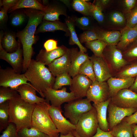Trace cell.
Masks as SVG:
<instances>
[{"mask_svg": "<svg viewBox=\"0 0 137 137\" xmlns=\"http://www.w3.org/2000/svg\"><path fill=\"white\" fill-rule=\"evenodd\" d=\"M28 81L29 82L42 97L48 88H52L56 78L48 68L43 63L32 59L24 73Z\"/></svg>", "mask_w": 137, "mask_h": 137, "instance_id": "6da1fadb", "label": "cell"}, {"mask_svg": "<svg viewBox=\"0 0 137 137\" xmlns=\"http://www.w3.org/2000/svg\"><path fill=\"white\" fill-rule=\"evenodd\" d=\"M9 123L14 124L18 131L31 127L32 115L35 104L25 102L18 94L9 101Z\"/></svg>", "mask_w": 137, "mask_h": 137, "instance_id": "7a4b0ae2", "label": "cell"}, {"mask_svg": "<svg viewBox=\"0 0 137 137\" xmlns=\"http://www.w3.org/2000/svg\"><path fill=\"white\" fill-rule=\"evenodd\" d=\"M49 102L35 104L32 118V127L48 135L58 137L59 132L55 125L49 112Z\"/></svg>", "mask_w": 137, "mask_h": 137, "instance_id": "3957f363", "label": "cell"}, {"mask_svg": "<svg viewBox=\"0 0 137 137\" xmlns=\"http://www.w3.org/2000/svg\"><path fill=\"white\" fill-rule=\"evenodd\" d=\"M90 102L87 98H82L68 102L64 106V115L72 124L76 125L82 115L93 108Z\"/></svg>", "mask_w": 137, "mask_h": 137, "instance_id": "277c9868", "label": "cell"}, {"mask_svg": "<svg viewBox=\"0 0 137 137\" xmlns=\"http://www.w3.org/2000/svg\"><path fill=\"white\" fill-rule=\"evenodd\" d=\"M98 127L97 111L94 107L80 118L76 125L75 131L80 137H92Z\"/></svg>", "mask_w": 137, "mask_h": 137, "instance_id": "5b68a950", "label": "cell"}, {"mask_svg": "<svg viewBox=\"0 0 137 137\" xmlns=\"http://www.w3.org/2000/svg\"><path fill=\"white\" fill-rule=\"evenodd\" d=\"M27 81L24 73H18L10 67L0 68V86L9 87L17 91L18 87L23 84L32 86Z\"/></svg>", "mask_w": 137, "mask_h": 137, "instance_id": "8992f818", "label": "cell"}, {"mask_svg": "<svg viewBox=\"0 0 137 137\" xmlns=\"http://www.w3.org/2000/svg\"><path fill=\"white\" fill-rule=\"evenodd\" d=\"M49 112L56 128L60 134L66 135L75 131L76 125L67 120L62 114L61 107H56L50 105Z\"/></svg>", "mask_w": 137, "mask_h": 137, "instance_id": "52a82bcc", "label": "cell"}, {"mask_svg": "<svg viewBox=\"0 0 137 137\" xmlns=\"http://www.w3.org/2000/svg\"><path fill=\"white\" fill-rule=\"evenodd\" d=\"M86 97L95 104L108 100L110 98L107 83L105 81L99 82L96 80L92 81L87 91Z\"/></svg>", "mask_w": 137, "mask_h": 137, "instance_id": "ba28073f", "label": "cell"}, {"mask_svg": "<svg viewBox=\"0 0 137 137\" xmlns=\"http://www.w3.org/2000/svg\"><path fill=\"white\" fill-rule=\"evenodd\" d=\"M45 99L50 101L51 105L57 107L65 102H68L77 98L72 92H67L66 87L56 90L52 88L47 89L43 94Z\"/></svg>", "mask_w": 137, "mask_h": 137, "instance_id": "9c48e42d", "label": "cell"}, {"mask_svg": "<svg viewBox=\"0 0 137 137\" xmlns=\"http://www.w3.org/2000/svg\"><path fill=\"white\" fill-rule=\"evenodd\" d=\"M111 98V102L115 105L125 108H137V93L129 89L119 91Z\"/></svg>", "mask_w": 137, "mask_h": 137, "instance_id": "30bf717a", "label": "cell"}, {"mask_svg": "<svg viewBox=\"0 0 137 137\" xmlns=\"http://www.w3.org/2000/svg\"><path fill=\"white\" fill-rule=\"evenodd\" d=\"M109 131H111L124 118L129 116L137 111V108L125 109L118 107L110 101L108 108Z\"/></svg>", "mask_w": 137, "mask_h": 137, "instance_id": "8fae6325", "label": "cell"}, {"mask_svg": "<svg viewBox=\"0 0 137 137\" xmlns=\"http://www.w3.org/2000/svg\"><path fill=\"white\" fill-rule=\"evenodd\" d=\"M16 36L19 39L23 47V62L22 72L25 73L32 59L33 54L32 45L35 43L36 38L35 36L28 35L23 30L18 32Z\"/></svg>", "mask_w": 137, "mask_h": 137, "instance_id": "7c38bea8", "label": "cell"}, {"mask_svg": "<svg viewBox=\"0 0 137 137\" xmlns=\"http://www.w3.org/2000/svg\"><path fill=\"white\" fill-rule=\"evenodd\" d=\"M103 57L109 62L112 68L118 70L127 64L124 58L122 51L115 45H107L103 53Z\"/></svg>", "mask_w": 137, "mask_h": 137, "instance_id": "4fadbf2b", "label": "cell"}, {"mask_svg": "<svg viewBox=\"0 0 137 137\" xmlns=\"http://www.w3.org/2000/svg\"><path fill=\"white\" fill-rule=\"evenodd\" d=\"M23 50L20 45L15 52L9 53L3 48L0 43V59L8 63L12 68L18 73L21 74L23 68Z\"/></svg>", "mask_w": 137, "mask_h": 137, "instance_id": "5bb4252c", "label": "cell"}, {"mask_svg": "<svg viewBox=\"0 0 137 137\" xmlns=\"http://www.w3.org/2000/svg\"><path fill=\"white\" fill-rule=\"evenodd\" d=\"M92 81L85 75L78 74L72 79L70 89L77 99L86 96L87 91Z\"/></svg>", "mask_w": 137, "mask_h": 137, "instance_id": "9a60e30c", "label": "cell"}, {"mask_svg": "<svg viewBox=\"0 0 137 137\" xmlns=\"http://www.w3.org/2000/svg\"><path fill=\"white\" fill-rule=\"evenodd\" d=\"M71 62V48L61 57L54 60L49 65L48 68L55 77L64 73H68Z\"/></svg>", "mask_w": 137, "mask_h": 137, "instance_id": "2e32d148", "label": "cell"}, {"mask_svg": "<svg viewBox=\"0 0 137 137\" xmlns=\"http://www.w3.org/2000/svg\"><path fill=\"white\" fill-rule=\"evenodd\" d=\"M89 58L93 63L96 80L99 82H105L112 77L109 66L103 57H97L93 55Z\"/></svg>", "mask_w": 137, "mask_h": 137, "instance_id": "e0dca14e", "label": "cell"}, {"mask_svg": "<svg viewBox=\"0 0 137 137\" xmlns=\"http://www.w3.org/2000/svg\"><path fill=\"white\" fill-rule=\"evenodd\" d=\"M25 14L28 17L27 24L23 30L27 33L34 36L37 26L41 23L44 15V11L32 9L24 10Z\"/></svg>", "mask_w": 137, "mask_h": 137, "instance_id": "ac0fdd59", "label": "cell"}, {"mask_svg": "<svg viewBox=\"0 0 137 137\" xmlns=\"http://www.w3.org/2000/svg\"><path fill=\"white\" fill-rule=\"evenodd\" d=\"M135 78L133 77H112L107 81L110 98L115 95L119 91L129 89L133 84Z\"/></svg>", "mask_w": 137, "mask_h": 137, "instance_id": "d6986e66", "label": "cell"}, {"mask_svg": "<svg viewBox=\"0 0 137 137\" xmlns=\"http://www.w3.org/2000/svg\"><path fill=\"white\" fill-rule=\"evenodd\" d=\"M17 91L24 100L31 104H38L47 101L44 98L37 96L36 90L30 85L26 84L21 85L18 87Z\"/></svg>", "mask_w": 137, "mask_h": 137, "instance_id": "ffe728a7", "label": "cell"}, {"mask_svg": "<svg viewBox=\"0 0 137 137\" xmlns=\"http://www.w3.org/2000/svg\"><path fill=\"white\" fill-rule=\"evenodd\" d=\"M68 48L64 45L58 46L55 50L47 52L42 49L37 55L36 60L48 66L55 59L63 55L67 51Z\"/></svg>", "mask_w": 137, "mask_h": 137, "instance_id": "44dd1931", "label": "cell"}, {"mask_svg": "<svg viewBox=\"0 0 137 137\" xmlns=\"http://www.w3.org/2000/svg\"><path fill=\"white\" fill-rule=\"evenodd\" d=\"M71 65L68 74L72 78L78 74L81 65L89 58L87 54L78 50L77 48H71Z\"/></svg>", "mask_w": 137, "mask_h": 137, "instance_id": "7402d4cb", "label": "cell"}, {"mask_svg": "<svg viewBox=\"0 0 137 137\" xmlns=\"http://www.w3.org/2000/svg\"><path fill=\"white\" fill-rule=\"evenodd\" d=\"M44 13L43 19L49 21L59 20V17L61 15H64L66 17L68 16L65 6L57 3L48 4L46 6Z\"/></svg>", "mask_w": 137, "mask_h": 137, "instance_id": "603a6c76", "label": "cell"}, {"mask_svg": "<svg viewBox=\"0 0 137 137\" xmlns=\"http://www.w3.org/2000/svg\"><path fill=\"white\" fill-rule=\"evenodd\" d=\"M120 40L116 45L117 48L124 51L137 40V28L125 26L121 31Z\"/></svg>", "mask_w": 137, "mask_h": 137, "instance_id": "cb8c5ba5", "label": "cell"}, {"mask_svg": "<svg viewBox=\"0 0 137 137\" xmlns=\"http://www.w3.org/2000/svg\"><path fill=\"white\" fill-rule=\"evenodd\" d=\"M111 98L101 103L95 104L93 106L96 109L98 122V127L105 131H109V125L107 118V114L108 105Z\"/></svg>", "mask_w": 137, "mask_h": 137, "instance_id": "d4e9b609", "label": "cell"}, {"mask_svg": "<svg viewBox=\"0 0 137 137\" xmlns=\"http://www.w3.org/2000/svg\"><path fill=\"white\" fill-rule=\"evenodd\" d=\"M56 30L63 31L65 32L66 36H70V32L66 24L59 20L53 22L45 20L40 25L37 31L44 32Z\"/></svg>", "mask_w": 137, "mask_h": 137, "instance_id": "484cf974", "label": "cell"}, {"mask_svg": "<svg viewBox=\"0 0 137 137\" xmlns=\"http://www.w3.org/2000/svg\"><path fill=\"white\" fill-rule=\"evenodd\" d=\"M96 29L98 39L103 41L107 45H116L119 41L121 37V31H107Z\"/></svg>", "mask_w": 137, "mask_h": 137, "instance_id": "4316f807", "label": "cell"}, {"mask_svg": "<svg viewBox=\"0 0 137 137\" xmlns=\"http://www.w3.org/2000/svg\"><path fill=\"white\" fill-rule=\"evenodd\" d=\"M110 131L115 137H133L132 125L124 119Z\"/></svg>", "mask_w": 137, "mask_h": 137, "instance_id": "83f0119b", "label": "cell"}, {"mask_svg": "<svg viewBox=\"0 0 137 137\" xmlns=\"http://www.w3.org/2000/svg\"><path fill=\"white\" fill-rule=\"evenodd\" d=\"M65 23L67 25L70 32L69 44L70 45H76L80 51L85 53L87 51V48L83 46L80 42L75 29V25L71 17L68 16L65 19Z\"/></svg>", "mask_w": 137, "mask_h": 137, "instance_id": "f1b7e54d", "label": "cell"}, {"mask_svg": "<svg viewBox=\"0 0 137 137\" xmlns=\"http://www.w3.org/2000/svg\"><path fill=\"white\" fill-rule=\"evenodd\" d=\"M0 38V43L3 48L8 53L15 52L20 45L16 40L14 35L11 33H6L2 38L1 36Z\"/></svg>", "mask_w": 137, "mask_h": 137, "instance_id": "f546056e", "label": "cell"}, {"mask_svg": "<svg viewBox=\"0 0 137 137\" xmlns=\"http://www.w3.org/2000/svg\"><path fill=\"white\" fill-rule=\"evenodd\" d=\"M46 6L40 3L36 0H20L16 5L10 9L9 12L22 8L32 9L44 11Z\"/></svg>", "mask_w": 137, "mask_h": 137, "instance_id": "4dcf8cb0", "label": "cell"}, {"mask_svg": "<svg viewBox=\"0 0 137 137\" xmlns=\"http://www.w3.org/2000/svg\"><path fill=\"white\" fill-rule=\"evenodd\" d=\"M93 3L85 0H74L71 3V6L75 10L84 16H92V10Z\"/></svg>", "mask_w": 137, "mask_h": 137, "instance_id": "1f68e13d", "label": "cell"}, {"mask_svg": "<svg viewBox=\"0 0 137 137\" xmlns=\"http://www.w3.org/2000/svg\"><path fill=\"white\" fill-rule=\"evenodd\" d=\"M9 101L0 104V132L4 130L9 123Z\"/></svg>", "mask_w": 137, "mask_h": 137, "instance_id": "d6a6232c", "label": "cell"}, {"mask_svg": "<svg viewBox=\"0 0 137 137\" xmlns=\"http://www.w3.org/2000/svg\"><path fill=\"white\" fill-rule=\"evenodd\" d=\"M85 45L92 52L95 56L102 57L103 51L107 45L103 41L97 39L86 43Z\"/></svg>", "mask_w": 137, "mask_h": 137, "instance_id": "836d02e7", "label": "cell"}, {"mask_svg": "<svg viewBox=\"0 0 137 137\" xmlns=\"http://www.w3.org/2000/svg\"><path fill=\"white\" fill-rule=\"evenodd\" d=\"M78 74L85 75L92 81L96 80L93 63L89 58L81 65L79 68Z\"/></svg>", "mask_w": 137, "mask_h": 137, "instance_id": "e575fe53", "label": "cell"}, {"mask_svg": "<svg viewBox=\"0 0 137 137\" xmlns=\"http://www.w3.org/2000/svg\"><path fill=\"white\" fill-rule=\"evenodd\" d=\"M19 137H50L48 135L32 127L25 128L18 131Z\"/></svg>", "mask_w": 137, "mask_h": 137, "instance_id": "d590c367", "label": "cell"}, {"mask_svg": "<svg viewBox=\"0 0 137 137\" xmlns=\"http://www.w3.org/2000/svg\"><path fill=\"white\" fill-rule=\"evenodd\" d=\"M18 93L9 87L0 86V104L13 98L18 94Z\"/></svg>", "mask_w": 137, "mask_h": 137, "instance_id": "8d00e7d4", "label": "cell"}, {"mask_svg": "<svg viewBox=\"0 0 137 137\" xmlns=\"http://www.w3.org/2000/svg\"><path fill=\"white\" fill-rule=\"evenodd\" d=\"M137 76V62L125 67L117 74V77L134 78Z\"/></svg>", "mask_w": 137, "mask_h": 137, "instance_id": "74e56055", "label": "cell"}, {"mask_svg": "<svg viewBox=\"0 0 137 137\" xmlns=\"http://www.w3.org/2000/svg\"><path fill=\"white\" fill-rule=\"evenodd\" d=\"M68 73H64L57 76L53 88L58 90L65 85H70L72 79Z\"/></svg>", "mask_w": 137, "mask_h": 137, "instance_id": "f35d334b", "label": "cell"}, {"mask_svg": "<svg viewBox=\"0 0 137 137\" xmlns=\"http://www.w3.org/2000/svg\"><path fill=\"white\" fill-rule=\"evenodd\" d=\"M79 39L81 44L98 39L96 28H93L84 31L80 35Z\"/></svg>", "mask_w": 137, "mask_h": 137, "instance_id": "ab89813d", "label": "cell"}, {"mask_svg": "<svg viewBox=\"0 0 137 137\" xmlns=\"http://www.w3.org/2000/svg\"><path fill=\"white\" fill-rule=\"evenodd\" d=\"M89 16H83L81 17H71L75 25L80 29L87 30L91 29V22Z\"/></svg>", "mask_w": 137, "mask_h": 137, "instance_id": "60d3db41", "label": "cell"}, {"mask_svg": "<svg viewBox=\"0 0 137 137\" xmlns=\"http://www.w3.org/2000/svg\"><path fill=\"white\" fill-rule=\"evenodd\" d=\"M122 54L124 58L127 61L137 59V41H136L125 50Z\"/></svg>", "mask_w": 137, "mask_h": 137, "instance_id": "b9f144b4", "label": "cell"}, {"mask_svg": "<svg viewBox=\"0 0 137 137\" xmlns=\"http://www.w3.org/2000/svg\"><path fill=\"white\" fill-rule=\"evenodd\" d=\"M127 14L125 26L129 28L134 27L137 24V3L134 8Z\"/></svg>", "mask_w": 137, "mask_h": 137, "instance_id": "7bdbcfd3", "label": "cell"}, {"mask_svg": "<svg viewBox=\"0 0 137 137\" xmlns=\"http://www.w3.org/2000/svg\"><path fill=\"white\" fill-rule=\"evenodd\" d=\"M0 137H19L15 125L10 123L7 128L2 132Z\"/></svg>", "mask_w": 137, "mask_h": 137, "instance_id": "ee69618b", "label": "cell"}, {"mask_svg": "<svg viewBox=\"0 0 137 137\" xmlns=\"http://www.w3.org/2000/svg\"><path fill=\"white\" fill-rule=\"evenodd\" d=\"M102 10L99 6L93 3L92 10V16L99 23H102L104 20V17Z\"/></svg>", "mask_w": 137, "mask_h": 137, "instance_id": "f6af8a7d", "label": "cell"}, {"mask_svg": "<svg viewBox=\"0 0 137 137\" xmlns=\"http://www.w3.org/2000/svg\"><path fill=\"white\" fill-rule=\"evenodd\" d=\"M110 18L112 22L115 24L122 25L125 22L124 15L119 12H115L113 13L111 15Z\"/></svg>", "mask_w": 137, "mask_h": 137, "instance_id": "bcb514c9", "label": "cell"}, {"mask_svg": "<svg viewBox=\"0 0 137 137\" xmlns=\"http://www.w3.org/2000/svg\"><path fill=\"white\" fill-rule=\"evenodd\" d=\"M25 19V16L23 14L17 13L14 15L12 18L11 21V23L14 26H19L23 23Z\"/></svg>", "mask_w": 137, "mask_h": 137, "instance_id": "7dc6e473", "label": "cell"}, {"mask_svg": "<svg viewBox=\"0 0 137 137\" xmlns=\"http://www.w3.org/2000/svg\"><path fill=\"white\" fill-rule=\"evenodd\" d=\"M57 41L55 40L49 39L44 43V47L47 52H49L55 50L58 47Z\"/></svg>", "mask_w": 137, "mask_h": 137, "instance_id": "c3c4849f", "label": "cell"}, {"mask_svg": "<svg viewBox=\"0 0 137 137\" xmlns=\"http://www.w3.org/2000/svg\"><path fill=\"white\" fill-rule=\"evenodd\" d=\"M19 0H3L1 1V6L2 5L3 8L5 12L7 13L8 10L14 6Z\"/></svg>", "mask_w": 137, "mask_h": 137, "instance_id": "681fc988", "label": "cell"}, {"mask_svg": "<svg viewBox=\"0 0 137 137\" xmlns=\"http://www.w3.org/2000/svg\"><path fill=\"white\" fill-rule=\"evenodd\" d=\"M125 12L128 13L132 9L137 3L136 0H124L123 1Z\"/></svg>", "mask_w": 137, "mask_h": 137, "instance_id": "f907efd6", "label": "cell"}, {"mask_svg": "<svg viewBox=\"0 0 137 137\" xmlns=\"http://www.w3.org/2000/svg\"><path fill=\"white\" fill-rule=\"evenodd\" d=\"M92 137H115L110 132L105 131L98 127L96 133Z\"/></svg>", "mask_w": 137, "mask_h": 137, "instance_id": "816d5d0a", "label": "cell"}, {"mask_svg": "<svg viewBox=\"0 0 137 137\" xmlns=\"http://www.w3.org/2000/svg\"><path fill=\"white\" fill-rule=\"evenodd\" d=\"M130 125L137 123V111L132 115L125 117L123 119Z\"/></svg>", "mask_w": 137, "mask_h": 137, "instance_id": "f5cc1de1", "label": "cell"}, {"mask_svg": "<svg viewBox=\"0 0 137 137\" xmlns=\"http://www.w3.org/2000/svg\"><path fill=\"white\" fill-rule=\"evenodd\" d=\"M109 0H96L94 2V4L99 6L102 10L110 3Z\"/></svg>", "mask_w": 137, "mask_h": 137, "instance_id": "db71d44e", "label": "cell"}, {"mask_svg": "<svg viewBox=\"0 0 137 137\" xmlns=\"http://www.w3.org/2000/svg\"><path fill=\"white\" fill-rule=\"evenodd\" d=\"M7 18V13L5 12L3 8H1L0 11V24H2L5 22Z\"/></svg>", "mask_w": 137, "mask_h": 137, "instance_id": "11a10c76", "label": "cell"}, {"mask_svg": "<svg viewBox=\"0 0 137 137\" xmlns=\"http://www.w3.org/2000/svg\"><path fill=\"white\" fill-rule=\"evenodd\" d=\"M129 89L137 93V76L135 78L133 84Z\"/></svg>", "mask_w": 137, "mask_h": 137, "instance_id": "9f6ffc18", "label": "cell"}, {"mask_svg": "<svg viewBox=\"0 0 137 137\" xmlns=\"http://www.w3.org/2000/svg\"><path fill=\"white\" fill-rule=\"evenodd\" d=\"M133 135L134 137H137V125L132 124Z\"/></svg>", "mask_w": 137, "mask_h": 137, "instance_id": "6f0895ef", "label": "cell"}, {"mask_svg": "<svg viewBox=\"0 0 137 137\" xmlns=\"http://www.w3.org/2000/svg\"><path fill=\"white\" fill-rule=\"evenodd\" d=\"M58 137H76L72 132H70L66 135L60 134V135Z\"/></svg>", "mask_w": 137, "mask_h": 137, "instance_id": "680465c9", "label": "cell"}, {"mask_svg": "<svg viewBox=\"0 0 137 137\" xmlns=\"http://www.w3.org/2000/svg\"><path fill=\"white\" fill-rule=\"evenodd\" d=\"M62 2L63 3L65 4L67 6L70 7V5L71 6V4H70V1L69 0H61Z\"/></svg>", "mask_w": 137, "mask_h": 137, "instance_id": "91938a15", "label": "cell"}, {"mask_svg": "<svg viewBox=\"0 0 137 137\" xmlns=\"http://www.w3.org/2000/svg\"><path fill=\"white\" fill-rule=\"evenodd\" d=\"M72 133L76 137H80L75 131Z\"/></svg>", "mask_w": 137, "mask_h": 137, "instance_id": "94428289", "label": "cell"}, {"mask_svg": "<svg viewBox=\"0 0 137 137\" xmlns=\"http://www.w3.org/2000/svg\"><path fill=\"white\" fill-rule=\"evenodd\" d=\"M134 27L137 28V24L136 25H135Z\"/></svg>", "mask_w": 137, "mask_h": 137, "instance_id": "6125c7cd", "label": "cell"}, {"mask_svg": "<svg viewBox=\"0 0 137 137\" xmlns=\"http://www.w3.org/2000/svg\"><path fill=\"white\" fill-rule=\"evenodd\" d=\"M56 137L52 136V137Z\"/></svg>", "mask_w": 137, "mask_h": 137, "instance_id": "be15d7a7", "label": "cell"}, {"mask_svg": "<svg viewBox=\"0 0 137 137\" xmlns=\"http://www.w3.org/2000/svg\"><path fill=\"white\" fill-rule=\"evenodd\" d=\"M136 41H137V40H136Z\"/></svg>", "mask_w": 137, "mask_h": 137, "instance_id": "e7e4bbea", "label": "cell"}]
</instances>
